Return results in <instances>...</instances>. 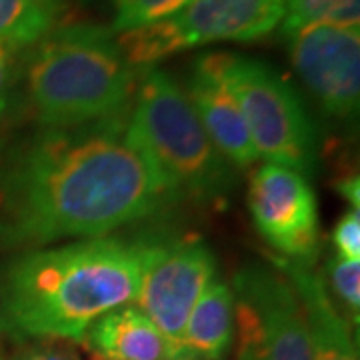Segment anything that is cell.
Wrapping results in <instances>:
<instances>
[{
  "mask_svg": "<svg viewBox=\"0 0 360 360\" xmlns=\"http://www.w3.org/2000/svg\"><path fill=\"white\" fill-rule=\"evenodd\" d=\"M220 77L243 110L258 160L309 179L319 162V136L298 92L274 68L250 56L214 52Z\"/></svg>",
  "mask_w": 360,
  "mask_h": 360,
  "instance_id": "5",
  "label": "cell"
},
{
  "mask_svg": "<svg viewBox=\"0 0 360 360\" xmlns=\"http://www.w3.org/2000/svg\"><path fill=\"white\" fill-rule=\"evenodd\" d=\"M234 338V295L217 278L206 288L184 326L182 359L224 360Z\"/></svg>",
  "mask_w": 360,
  "mask_h": 360,
  "instance_id": "14",
  "label": "cell"
},
{
  "mask_svg": "<svg viewBox=\"0 0 360 360\" xmlns=\"http://www.w3.org/2000/svg\"><path fill=\"white\" fill-rule=\"evenodd\" d=\"M144 246L86 238L16 252L0 269V328L18 340H77L134 302Z\"/></svg>",
  "mask_w": 360,
  "mask_h": 360,
  "instance_id": "2",
  "label": "cell"
},
{
  "mask_svg": "<svg viewBox=\"0 0 360 360\" xmlns=\"http://www.w3.org/2000/svg\"><path fill=\"white\" fill-rule=\"evenodd\" d=\"M309 25H360V0H286L283 34Z\"/></svg>",
  "mask_w": 360,
  "mask_h": 360,
  "instance_id": "16",
  "label": "cell"
},
{
  "mask_svg": "<svg viewBox=\"0 0 360 360\" xmlns=\"http://www.w3.org/2000/svg\"><path fill=\"white\" fill-rule=\"evenodd\" d=\"M296 75L324 115L347 120L359 112L360 28L309 25L284 34Z\"/></svg>",
  "mask_w": 360,
  "mask_h": 360,
  "instance_id": "10",
  "label": "cell"
},
{
  "mask_svg": "<svg viewBox=\"0 0 360 360\" xmlns=\"http://www.w3.org/2000/svg\"><path fill=\"white\" fill-rule=\"evenodd\" d=\"M13 360H80L72 348L65 347L60 340H37L25 347Z\"/></svg>",
  "mask_w": 360,
  "mask_h": 360,
  "instance_id": "21",
  "label": "cell"
},
{
  "mask_svg": "<svg viewBox=\"0 0 360 360\" xmlns=\"http://www.w3.org/2000/svg\"><path fill=\"white\" fill-rule=\"evenodd\" d=\"M248 210L260 236L283 258L312 266L321 252V219L304 174L272 162L260 165L248 182Z\"/></svg>",
  "mask_w": 360,
  "mask_h": 360,
  "instance_id": "9",
  "label": "cell"
},
{
  "mask_svg": "<svg viewBox=\"0 0 360 360\" xmlns=\"http://www.w3.org/2000/svg\"><path fill=\"white\" fill-rule=\"evenodd\" d=\"M286 0H193L160 22L116 34L136 70L214 42H252L278 28Z\"/></svg>",
  "mask_w": 360,
  "mask_h": 360,
  "instance_id": "6",
  "label": "cell"
},
{
  "mask_svg": "<svg viewBox=\"0 0 360 360\" xmlns=\"http://www.w3.org/2000/svg\"><path fill=\"white\" fill-rule=\"evenodd\" d=\"M184 92L220 155L234 168L255 167L257 148L250 141L240 106L220 77L214 52H202L194 58Z\"/></svg>",
  "mask_w": 360,
  "mask_h": 360,
  "instance_id": "11",
  "label": "cell"
},
{
  "mask_svg": "<svg viewBox=\"0 0 360 360\" xmlns=\"http://www.w3.org/2000/svg\"><path fill=\"white\" fill-rule=\"evenodd\" d=\"M168 205L129 112L70 129L40 127L0 165V248L103 238Z\"/></svg>",
  "mask_w": 360,
  "mask_h": 360,
  "instance_id": "1",
  "label": "cell"
},
{
  "mask_svg": "<svg viewBox=\"0 0 360 360\" xmlns=\"http://www.w3.org/2000/svg\"><path fill=\"white\" fill-rule=\"evenodd\" d=\"M129 124L165 184L170 205L220 206L234 191L236 168L220 155L184 89L167 70H141Z\"/></svg>",
  "mask_w": 360,
  "mask_h": 360,
  "instance_id": "4",
  "label": "cell"
},
{
  "mask_svg": "<svg viewBox=\"0 0 360 360\" xmlns=\"http://www.w3.org/2000/svg\"><path fill=\"white\" fill-rule=\"evenodd\" d=\"M65 0H0V42L32 49L60 25Z\"/></svg>",
  "mask_w": 360,
  "mask_h": 360,
  "instance_id": "15",
  "label": "cell"
},
{
  "mask_svg": "<svg viewBox=\"0 0 360 360\" xmlns=\"http://www.w3.org/2000/svg\"><path fill=\"white\" fill-rule=\"evenodd\" d=\"M326 292L336 309L350 322L359 326L360 321V260H348L333 255L326 262Z\"/></svg>",
  "mask_w": 360,
  "mask_h": 360,
  "instance_id": "18",
  "label": "cell"
},
{
  "mask_svg": "<svg viewBox=\"0 0 360 360\" xmlns=\"http://www.w3.org/2000/svg\"><path fill=\"white\" fill-rule=\"evenodd\" d=\"M142 270L134 307L142 310L182 359V335L194 304L217 281V258L198 236L142 240Z\"/></svg>",
  "mask_w": 360,
  "mask_h": 360,
  "instance_id": "8",
  "label": "cell"
},
{
  "mask_svg": "<svg viewBox=\"0 0 360 360\" xmlns=\"http://www.w3.org/2000/svg\"><path fill=\"white\" fill-rule=\"evenodd\" d=\"M174 360H194V359H174Z\"/></svg>",
  "mask_w": 360,
  "mask_h": 360,
  "instance_id": "24",
  "label": "cell"
},
{
  "mask_svg": "<svg viewBox=\"0 0 360 360\" xmlns=\"http://www.w3.org/2000/svg\"><path fill=\"white\" fill-rule=\"evenodd\" d=\"M101 360H174L162 333L134 304L118 307L94 321L82 340Z\"/></svg>",
  "mask_w": 360,
  "mask_h": 360,
  "instance_id": "13",
  "label": "cell"
},
{
  "mask_svg": "<svg viewBox=\"0 0 360 360\" xmlns=\"http://www.w3.org/2000/svg\"><path fill=\"white\" fill-rule=\"evenodd\" d=\"M336 191L348 200L350 208H359L360 202V180L359 176H347L336 182Z\"/></svg>",
  "mask_w": 360,
  "mask_h": 360,
  "instance_id": "22",
  "label": "cell"
},
{
  "mask_svg": "<svg viewBox=\"0 0 360 360\" xmlns=\"http://www.w3.org/2000/svg\"><path fill=\"white\" fill-rule=\"evenodd\" d=\"M89 2L104 4L110 14V22L106 25V28L112 34H122L160 22L182 11L193 0H89Z\"/></svg>",
  "mask_w": 360,
  "mask_h": 360,
  "instance_id": "17",
  "label": "cell"
},
{
  "mask_svg": "<svg viewBox=\"0 0 360 360\" xmlns=\"http://www.w3.org/2000/svg\"><path fill=\"white\" fill-rule=\"evenodd\" d=\"M278 269L292 283L307 314L310 360H359L352 326L336 309L322 278L309 264L288 258L276 260Z\"/></svg>",
  "mask_w": 360,
  "mask_h": 360,
  "instance_id": "12",
  "label": "cell"
},
{
  "mask_svg": "<svg viewBox=\"0 0 360 360\" xmlns=\"http://www.w3.org/2000/svg\"><path fill=\"white\" fill-rule=\"evenodd\" d=\"M238 360H310L307 314L278 270L246 266L232 283Z\"/></svg>",
  "mask_w": 360,
  "mask_h": 360,
  "instance_id": "7",
  "label": "cell"
},
{
  "mask_svg": "<svg viewBox=\"0 0 360 360\" xmlns=\"http://www.w3.org/2000/svg\"><path fill=\"white\" fill-rule=\"evenodd\" d=\"M141 70L101 25H58L26 51L22 89L42 129H70L129 112Z\"/></svg>",
  "mask_w": 360,
  "mask_h": 360,
  "instance_id": "3",
  "label": "cell"
},
{
  "mask_svg": "<svg viewBox=\"0 0 360 360\" xmlns=\"http://www.w3.org/2000/svg\"><path fill=\"white\" fill-rule=\"evenodd\" d=\"M26 51L0 42V118L8 115L25 78Z\"/></svg>",
  "mask_w": 360,
  "mask_h": 360,
  "instance_id": "19",
  "label": "cell"
},
{
  "mask_svg": "<svg viewBox=\"0 0 360 360\" xmlns=\"http://www.w3.org/2000/svg\"><path fill=\"white\" fill-rule=\"evenodd\" d=\"M0 360H4V356H2V347H0Z\"/></svg>",
  "mask_w": 360,
  "mask_h": 360,
  "instance_id": "23",
  "label": "cell"
},
{
  "mask_svg": "<svg viewBox=\"0 0 360 360\" xmlns=\"http://www.w3.org/2000/svg\"><path fill=\"white\" fill-rule=\"evenodd\" d=\"M333 248L335 255L348 260H360V212L359 208H348L335 224L333 231Z\"/></svg>",
  "mask_w": 360,
  "mask_h": 360,
  "instance_id": "20",
  "label": "cell"
}]
</instances>
